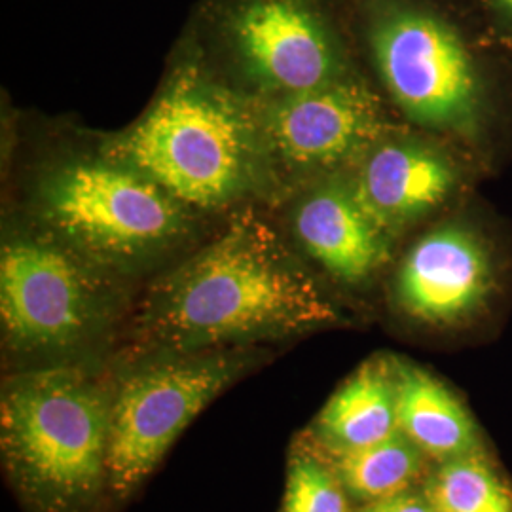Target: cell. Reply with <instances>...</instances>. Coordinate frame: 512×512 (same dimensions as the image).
<instances>
[{
    "mask_svg": "<svg viewBox=\"0 0 512 512\" xmlns=\"http://www.w3.org/2000/svg\"><path fill=\"white\" fill-rule=\"evenodd\" d=\"M4 203L19 219L97 266L145 285L188 255L220 220L103 147L101 131L69 122L10 128Z\"/></svg>",
    "mask_w": 512,
    "mask_h": 512,
    "instance_id": "2",
    "label": "cell"
},
{
    "mask_svg": "<svg viewBox=\"0 0 512 512\" xmlns=\"http://www.w3.org/2000/svg\"><path fill=\"white\" fill-rule=\"evenodd\" d=\"M366 73L393 112L484 175L512 154V54L471 0H342Z\"/></svg>",
    "mask_w": 512,
    "mask_h": 512,
    "instance_id": "3",
    "label": "cell"
},
{
    "mask_svg": "<svg viewBox=\"0 0 512 512\" xmlns=\"http://www.w3.org/2000/svg\"><path fill=\"white\" fill-rule=\"evenodd\" d=\"M355 512H435L421 486L404 490L401 494L385 497L374 503L359 505Z\"/></svg>",
    "mask_w": 512,
    "mask_h": 512,
    "instance_id": "19",
    "label": "cell"
},
{
    "mask_svg": "<svg viewBox=\"0 0 512 512\" xmlns=\"http://www.w3.org/2000/svg\"><path fill=\"white\" fill-rule=\"evenodd\" d=\"M351 311L294 251L270 207L253 205L148 279L110 361L272 346L348 327Z\"/></svg>",
    "mask_w": 512,
    "mask_h": 512,
    "instance_id": "1",
    "label": "cell"
},
{
    "mask_svg": "<svg viewBox=\"0 0 512 512\" xmlns=\"http://www.w3.org/2000/svg\"><path fill=\"white\" fill-rule=\"evenodd\" d=\"M116 372L110 359L12 370L0 395V456L29 512H92L110 495Z\"/></svg>",
    "mask_w": 512,
    "mask_h": 512,
    "instance_id": "5",
    "label": "cell"
},
{
    "mask_svg": "<svg viewBox=\"0 0 512 512\" xmlns=\"http://www.w3.org/2000/svg\"><path fill=\"white\" fill-rule=\"evenodd\" d=\"M184 38L251 103L366 73L342 0H209Z\"/></svg>",
    "mask_w": 512,
    "mask_h": 512,
    "instance_id": "7",
    "label": "cell"
},
{
    "mask_svg": "<svg viewBox=\"0 0 512 512\" xmlns=\"http://www.w3.org/2000/svg\"><path fill=\"white\" fill-rule=\"evenodd\" d=\"M114 158L211 219L270 207L255 105L209 71L183 38L145 110L118 131H101Z\"/></svg>",
    "mask_w": 512,
    "mask_h": 512,
    "instance_id": "4",
    "label": "cell"
},
{
    "mask_svg": "<svg viewBox=\"0 0 512 512\" xmlns=\"http://www.w3.org/2000/svg\"><path fill=\"white\" fill-rule=\"evenodd\" d=\"M141 285L2 211L0 334L14 370L110 359Z\"/></svg>",
    "mask_w": 512,
    "mask_h": 512,
    "instance_id": "6",
    "label": "cell"
},
{
    "mask_svg": "<svg viewBox=\"0 0 512 512\" xmlns=\"http://www.w3.org/2000/svg\"><path fill=\"white\" fill-rule=\"evenodd\" d=\"M349 175L374 219L403 245L471 200L484 173L446 139L399 120L366 148Z\"/></svg>",
    "mask_w": 512,
    "mask_h": 512,
    "instance_id": "11",
    "label": "cell"
},
{
    "mask_svg": "<svg viewBox=\"0 0 512 512\" xmlns=\"http://www.w3.org/2000/svg\"><path fill=\"white\" fill-rule=\"evenodd\" d=\"M253 105L270 209L298 188L349 169L401 120L368 73Z\"/></svg>",
    "mask_w": 512,
    "mask_h": 512,
    "instance_id": "10",
    "label": "cell"
},
{
    "mask_svg": "<svg viewBox=\"0 0 512 512\" xmlns=\"http://www.w3.org/2000/svg\"><path fill=\"white\" fill-rule=\"evenodd\" d=\"M399 431L433 463L486 450L469 408L439 376L397 355Z\"/></svg>",
    "mask_w": 512,
    "mask_h": 512,
    "instance_id": "14",
    "label": "cell"
},
{
    "mask_svg": "<svg viewBox=\"0 0 512 512\" xmlns=\"http://www.w3.org/2000/svg\"><path fill=\"white\" fill-rule=\"evenodd\" d=\"M507 270L503 245L467 200L404 241L385 277V298L406 325L454 334L494 311Z\"/></svg>",
    "mask_w": 512,
    "mask_h": 512,
    "instance_id": "9",
    "label": "cell"
},
{
    "mask_svg": "<svg viewBox=\"0 0 512 512\" xmlns=\"http://www.w3.org/2000/svg\"><path fill=\"white\" fill-rule=\"evenodd\" d=\"M488 35L512 54V0H471Z\"/></svg>",
    "mask_w": 512,
    "mask_h": 512,
    "instance_id": "18",
    "label": "cell"
},
{
    "mask_svg": "<svg viewBox=\"0 0 512 512\" xmlns=\"http://www.w3.org/2000/svg\"><path fill=\"white\" fill-rule=\"evenodd\" d=\"M340 478L306 437L296 440L289 456L281 512H353Z\"/></svg>",
    "mask_w": 512,
    "mask_h": 512,
    "instance_id": "17",
    "label": "cell"
},
{
    "mask_svg": "<svg viewBox=\"0 0 512 512\" xmlns=\"http://www.w3.org/2000/svg\"><path fill=\"white\" fill-rule=\"evenodd\" d=\"M321 456L340 478L349 499L357 505L374 503L421 486L435 465L401 431L366 448Z\"/></svg>",
    "mask_w": 512,
    "mask_h": 512,
    "instance_id": "15",
    "label": "cell"
},
{
    "mask_svg": "<svg viewBox=\"0 0 512 512\" xmlns=\"http://www.w3.org/2000/svg\"><path fill=\"white\" fill-rule=\"evenodd\" d=\"M270 211L294 251L346 302L384 285L403 247L368 211L349 169L298 188Z\"/></svg>",
    "mask_w": 512,
    "mask_h": 512,
    "instance_id": "12",
    "label": "cell"
},
{
    "mask_svg": "<svg viewBox=\"0 0 512 512\" xmlns=\"http://www.w3.org/2000/svg\"><path fill=\"white\" fill-rule=\"evenodd\" d=\"M399 431L397 355L378 353L351 372L311 421L306 439L321 454L372 446Z\"/></svg>",
    "mask_w": 512,
    "mask_h": 512,
    "instance_id": "13",
    "label": "cell"
},
{
    "mask_svg": "<svg viewBox=\"0 0 512 512\" xmlns=\"http://www.w3.org/2000/svg\"><path fill=\"white\" fill-rule=\"evenodd\" d=\"M421 490L435 512H512V486L486 450L435 463Z\"/></svg>",
    "mask_w": 512,
    "mask_h": 512,
    "instance_id": "16",
    "label": "cell"
},
{
    "mask_svg": "<svg viewBox=\"0 0 512 512\" xmlns=\"http://www.w3.org/2000/svg\"><path fill=\"white\" fill-rule=\"evenodd\" d=\"M270 355L268 346H239L110 361L116 372L110 497L128 499L141 488L207 404Z\"/></svg>",
    "mask_w": 512,
    "mask_h": 512,
    "instance_id": "8",
    "label": "cell"
}]
</instances>
